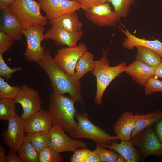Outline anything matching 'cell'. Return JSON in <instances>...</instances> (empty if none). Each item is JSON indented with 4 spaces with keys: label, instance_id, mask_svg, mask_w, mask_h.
<instances>
[{
    "label": "cell",
    "instance_id": "obj_29",
    "mask_svg": "<svg viewBox=\"0 0 162 162\" xmlns=\"http://www.w3.org/2000/svg\"><path fill=\"white\" fill-rule=\"evenodd\" d=\"M96 146L94 150L101 162H116L120 154L114 150L103 147L96 143Z\"/></svg>",
    "mask_w": 162,
    "mask_h": 162
},
{
    "label": "cell",
    "instance_id": "obj_32",
    "mask_svg": "<svg viewBox=\"0 0 162 162\" xmlns=\"http://www.w3.org/2000/svg\"><path fill=\"white\" fill-rule=\"evenodd\" d=\"M154 76L150 77L145 85V93L149 95L153 93L158 92H162V81L159 80Z\"/></svg>",
    "mask_w": 162,
    "mask_h": 162
},
{
    "label": "cell",
    "instance_id": "obj_26",
    "mask_svg": "<svg viewBox=\"0 0 162 162\" xmlns=\"http://www.w3.org/2000/svg\"><path fill=\"white\" fill-rule=\"evenodd\" d=\"M27 135L38 153L44 148L48 146L50 140V131L27 134Z\"/></svg>",
    "mask_w": 162,
    "mask_h": 162
},
{
    "label": "cell",
    "instance_id": "obj_19",
    "mask_svg": "<svg viewBox=\"0 0 162 162\" xmlns=\"http://www.w3.org/2000/svg\"><path fill=\"white\" fill-rule=\"evenodd\" d=\"M121 30L126 36L122 43L125 48L132 50L137 46H143L154 50L162 57V42L158 40H152L141 38L132 34L129 30L121 28Z\"/></svg>",
    "mask_w": 162,
    "mask_h": 162
},
{
    "label": "cell",
    "instance_id": "obj_7",
    "mask_svg": "<svg viewBox=\"0 0 162 162\" xmlns=\"http://www.w3.org/2000/svg\"><path fill=\"white\" fill-rule=\"evenodd\" d=\"M131 140L135 146L139 148L144 158L151 155L162 156V143L152 126L140 132Z\"/></svg>",
    "mask_w": 162,
    "mask_h": 162
},
{
    "label": "cell",
    "instance_id": "obj_13",
    "mask_svg": "<svg viewBox=\"0 0 162 162\" xmlns=\"http://www.w3.org/2000/svg\"><path fill=\"white\" fill-rule=\"evenodd\" d=\"M24 121L18 115L14 117L8 121L7 129L2 134L3 142L10 149L16 152L25 137Z\"/></svg>",
    "mask_w": 162,
    "mask_h": 162
},
{
    "label": "cell",
    "instance_id": "obj_9",
    "mask_svg": "<svg viewBox=\"0 0 162 162\" xmlns=\"http://www.w3.org/2000/svg\"><path fill=\"white\" fill-rule=\"evenodd\" d=\"M87 51L84 43L75 47L62 48L57 51L54 59L57 64L68 74L74 76L75 68L80 57Z\"/></svg>",
    "mask_w": 162,
    "mask_h": 162
},
{
    "label": "cell",
    "instance_id": "obj_18",
    "mask_svg": "<svg viewBox=\"0 0 162 162\" xmlns=\"http://www.w3.org/2000/svg\"><path fill=\"white\" fill-rule=\"evenodd\" d=\"M100 145L116 151L125 159L126 162L144 161L141 153L135 148L131 140H121L119 143Z\"/></svg>",
    "mask_w": 162,
    "mask_h": 162
},
{
    "label": "cell",
    "instance_id": "obj_23",
    "mask_svg": "<svg viewBox=\"0 0 162 162\" xmlns=\"http://www.w3.org/2000/svg\"><path fill=\"white\" fill-rule=\"evenodd\" d=\"M135 47L137 50L136 59L141 61L147 65L155 68L161 62L162 57L154 50L141 46Z\"/></svg>",
    "mask_w": 162,
    "mask_h": 162
},
{
    "label": "cell",
    "instance_id": "obj_38",
    "mask_svg": "<svg viewBox=\"0 0 162 162\" xmlns=\"http://www.w3.org/2000/svg\"><path fill=\"white\" fill-rule=\"evenodd\" d=\"M86 162H101V161L94 150H91L88 153Z\"/></svg>",
    "mask_w": 162,
    "mask_h": 162
},
{
    "label": "cell",
    "instance_id": "obj_20",
    "mask_svg": "<svg viewBox=\"0 0 162 162\" xmlns=\"http://www.w3.org/2000/svg\"><path fill=\"white\" fill-rule=\"evenodd\" d=\"M135 122V115L129 111L123 113L114 124L115 133L121 140H131Z\"/></svg>",
    "mask_w": 162,
    "mask_h": 162
},
{
    "label": "cell",
    "instance_id": "obj_34",
    "mask_svg": "<svg viewBox=\"0 0 162 162\" xmlns=\"http://www.w3.org/2000/svg\"><path fill=\"white\" fill-rule=\"evenodd\" d=\"M15 41L11 36L0 31V53L7 52L14 45Z\"/></svg>",
    "mask_w": 162,
    "mask_h": 162
},
{
    "label": "cell",
    "instance_id": "obj_1",
    "mask_svg": "<svg viewBox=\"0 0 162 162\" xmlns=\"http://www.w3.org/2000/svg\"><path fill=\"white\" fill-rule=\"evenodd\" d=\"M37 63L48 75L53 92L63 94H69L76 101L84 105L80 80L63 70L51 56L49 49L45 50L44 57Z\"/></svg>",
    "mask_w": 162,
    "mask_h": 162
},
{
    "label": "cell",
    "instance_id": "obj_27",
    "mask_svg": "<svg viewBox=\"0 0 162 162\" xmlns=\"http://www.w3.org/2000/svg\"><path fill=\"white\" fill-rule=\"evenodd\" d=\"M16 103L14 99H0V119L8 121L18 115L15 111Z\"/></svg>",
    "mask_w": 162,
    "mask_h": 162
},
{
    "label": "cell",
    "instance_id": "obj_42",
    "mask_svg": "<svg viewBox=\"0 0 162 162\" xmlns=\"http://www.w3.org/2000/svg\"><path fill=\"white\" fill-rule=\"evenodd\" d=\"M15 0H0V10L7 8L8 6Z\"/></svg>",
    "mask_w": 162,
    "mask_h": 162
},
{
    "label": "cell",
    "instance_id": "obj_40",
    "mask_svg": "<svg viewBox=\"0 0 162 162\" xmlns=\"http://www.w3.org/2000/svg\"><path fill=\"white\" fill-rule=\"evenodd\" d=\"M154 76L162 79V60L159 64L155 68Z\"/></svg>",
    "mask_w": 162,
    "mask_h": 162
},
{
    "label": "cell",
    "instance_id": "obj_11",
    "mask_svg": "<svg viewBox=\"0 0 162 162\" xmlns=\"http://www.w3.org/2000/svg\"><path fill=\"white\" fill-rule=\"evenodd\" d=\"M109 3L107 2L84 11L86 17L98 26H115L121 18L112 10Z\"/></svg>",
    "mask_w": 162,
    "mask_h": 162
},
{
    "label": "cell",
    "instance_id": "obj_31",
    "mask_svg": "<svg viewBox=\"0 0 162 162\" xmlns=\"http://www.w3.org/2000/svg\"><path fill=\"white\" fill-rule=\"evenodd\" d=\"M63 160L62 155L49 146L39 153V162H61Z\"/></svg>",
    "mask_w": 162,
    "mask_h": 162
},
{
    "label": "cell",
    "instance_id": "obj_2",
    "mask_svg": "<svg viewBox=\"0 0 162 162\" xmlns=\"http://www.w3.org/2000/svg\"><path fill=\"white\" fill-rule=\"evenodd\" d=\"M75 100L71 96H65L53 92L50 97L48 110L54 124L59 125L70 133L76 127L75 119L77 112Z\"/></svg>",
    "mask_w": 162,
    "mask_h": 162
},
{
    "label": "cell",
    "instance_id": "obj_35",
    "mask_svg": "<svg viewBox=\"0 0 162 162\" xmlns=\"http://www.w3.org/2000/svg\"><path fill=\"white\" fill-rule=\"evenodd\" d=\"M91 150L85 148L78 149L74 152L72 155L71 162H86L88 153Z\"/></svg>",
    "mask_w": 162,
    "mask_h": 162
},
{
    "label": "cell",
    "instance_id": "obj_37",
    "mask_svg": "<svg viewBox=\"0 0 162 162\" xmlns=\"http://www.w3.org/2000/svg\"><path fill=\"white\" fill-rule=\"evenodd\" d=\"M6 162H22L19 156L16 152L9 149L7 155Z\"/></svg>",
    "mask_w": 162,
    "mask_h": 162
},
{
    "label": "cell",
    "instance_id": "obj_15",
    "mask_svg": "<svg viewBox=\"0 0 162 162\" xmlns=\"http://www.w3.org/2000/svg\"><path fill=\"white\" fill-rule=\"evenodd\" d=\"M0 31L13 38L21 40L24 29L20 19L8 8L1 10Z\"/></svg>",
    "mask_w": 162,
    "mask_h": 162
},
{
    "label": "cell",
    "instance_id": "obj_4",
    "mask_svg": "<svg viewBox=\"0 0 162 162\" xmlns=\"http://www.w3.org/2000/svg\"><path fill=\"white\" fill-rule=\"evenodd\" d=\"M75 118L77 124L70 134L76 139L87 138L93 140L100 145H110L113 141L120 140L116 135L112 136L89 120L87 112H77Z\"/></svg>",
    "mask_w": 162,
    "mask_h": 162
},
{
    "label": "cell",
    "instance_id": "obj_43",
    "mask_svg": "<svg viewBox=\"0 0 162 162\" xmlns=\"http://www.w3.org/2000/svg\"><path fill=\"white\" fill-rule=\"evenodd\" d=\"M116 162H126V161L125 159L120 155L117 159Z\"/></svg>",
    "mask_w": 162,
    "mask_h": 162
},
{
    "label": "cell",
    "instance_id": "obj_17",
    "mask_svg": "<svg viewBox=\"0 0 162 162\" xmlns=\"http://www.w3.org/2000/svg\"><path fill=\"white\" fill-rule=\"evenodd\" d=\"M155 68L136 59L130 65L126 66L125 72L136 82L145 86L148 79L154 76Z\"/></svg>",
    "mask_w": 162,
    "mask_h": 162
},
{
    "label": "cell",
    "instance_id": "obj_16",
    "mask_svg": "<svg viewBox=\"0 0 162 162\" xmlns=\"http://www.w3.org/2000/svg\"><path fill=\"white\" fill-rule=\"evenodd\" d=\"M83 34V32L73 33L58 26L54 25L44 34L43 39H51L56 45L61 46L75 47L78 45L77 43Z\"/></svg>",
    "mask_w": 162,
    "mask_h": 162
},
{
    "label": "cell",
    "instance_id": "obj_3",
    "mask_svg": "<svg viewBox=\"0 0 162 162\" xmlns=\"http://www.w3.org/2000/svg\"><path fill=\"white\" fill-rule=\"evenodd\" d=\"M109 49L103 50L101 58L95 60V67L92 74L96 78V92L94 101L95 103L100 105L104 94L111 82L121 74L125 71L127 66L125 61L114 67L110 66V62L107 53Z\"/></svg>",
    "mask_w": 162,
    "mask_h": 162
},
{
    "label": "cell",
    "instance_id": "obj_36",
    "mask_svg": "<svg viewBox=\"0 0 162 162\" xmlns=\"http://www.w3.org/2000/svg\"><path fill=\"white\" fill-rule=\"evenodd\" d=\"M80 4L81 9L84 11L99 4L107 2V0H75Z\"/></svg>",
    "mask_w": 162,
    "mask_h": 162
},
{
    "label": "cell",
    "instance_id": "obj_25",
    "mask_svg": "<svg viewBox=\"0 0 162 162\" xmlns=\"http://www.w3.org/2000/svg\"><path fill=\"white\" fill-rule=\"evenodd\" d=\"M18 152L22 162H39V153L31 143L27 134Z\"/></svg>",
    "mask_w": 162,
    "mask_h": 162
},
{
    "label": "cell",
    "instance_id": "obj_6",
    "mask_svg": "<svg viewBox=\"0 0 162 162\" xmlns=\"http://www.w3.org/2000/svg\"><path fill=\"white\" fill-rule=\"evenodd\" d=\"M44 26L37 24H33L28 28L24 29L23 34L26 37L27 47L24 53L26 60L28 62L36 63L44 57L45 49L41 45L44 40Z\"/></svg>",
    "mask_w": 162,
    "mask_h": 162
},
{
    "label": "cell",
    "instance_id": "obj_5",
    "mask_svg": "<svg viewBox=\"0 0 162 162\" xmlns=\"http://www.w3.org/2000/svg\"><path fill=\"white\" fill-rule=\"evenodd\" d=\"M7 8L20 19L24 29L34 24L44 26L48 22V18L41 14L39 3L34 0H15Z\"/></svg>",
    "mask_w": 162,
    "mask_h": 162
},
{
    "label": "cell",
    "instance_id": "obj_8",
    "mask_svg": "<svg viewBox=\"0 0 162 162\" xmlns=\"http://www.w3.org/2000/svg\"><path fill=\"white\" fill-rule=\"evenodd\" d=\"M64 131L59 125L54 124L50 131L48 146L59 153L66 152H74L79 148H87L85 142L70 137Z\"/></svg>",
    "mask_w": 162,
    "mask_h": 162
},
{
    "label": "cell",
    "instance_id": "obj_21",
    "mask_svg": "<svg viewBox=\"0 0 162 162\" xmlns=\"http://www.w3.org/2000/svg\"><path fill=\"white\" fill-rule=\"evenodd\" d=\"M51 26L56 25L72 33L82 32V23L80 21L76 11L66 14L50 20Z\"/></svg>",
    "mask_w": 162,
    "mask_h": 162
},
{
    "label": "cell",
    "instance_id": "obj_14",
    "mask_svg": "<svg viewBox=\"0 0 162 162\" xmlns=\"http://www.w3.org/2000/svg\"><path fill=\"white\" fill-rule=\"evenodd\" d=\"M26 132H50L54 123L49 111L41 109L24 121Z\"/></svg>",
    "mask_w": 162,
    "mask_h": 162
},
{
    "label": "cell",
    "instance_id": "obj_41",
    "mask_svg": "<svg viewBox=\"0 0 162 162\" xmlns=\"http://www.w3.org/2000/svg\"><path fill=\"white\" fill-rule=\"evenodd\" d=\"M7 155L6 149L1 144H0V162H6Z\"/></svg>",
    "mask_w": 162,
    "mask_h": 162
},
{
    "label": "cell",
    "instance_id": "obj_24",
    "mask_svg": "<svg viewBox=\"0 0 162 162\" xmlns=\"http://www.w3.org/2000/svg\"><path fill=\"white\" fill-rule=\"evenodd\" d=\"M95 64L94 55L87 51L79 59L76 66L74 76L77 79L80 80L88 72L92 71L94 68Z\"/></svg>",
    "mask_w": 162,
    "mask_h": 162
},
{
    "label": "cell",
    "instance_id": "obj_10",
    "mask_svg": "<svg viewBox=\"0 0 162 162\" xmlns=\"http://www.w3.org/2000/svg\"><path fill=\"white\" fill-rule=\"evenodd\" d=\"M21 105L23 112L21 117L25 120L41 108V101L38 92L26 84L20 86L19 92L14 99Z\"/></svg>",
    "mask_w": 162,
    "mask_h": 162
},
{
    "label": "cell",
    "instance_id": "obj_12",
    "mask_svg": "<svg viewBox=\"0 0 162 162\" xmlns=\"http://www.w3.org/2000/svg\"><path fill=\"white\" fill-rule=\"evenodd\" d=\"M41 9L49 20L81 9L75 0H37Z\"/></svg>",
    "mask_w": 162,
    "mask_h": 162
},
{
    "label": "cell",
    "instance_id": "obj_39",
    "mask_svg": "<svg viewBox=\"0 0 162 162\" xmlns=\"http://www.w3.org/2000/svg\"><path fill=\"white\" fill-rule=\"evenodd\" d=\"M154 130L162 143V118L155 124Z\"/></svg>",
    "mask_w": 162,
    "mask_h": 162
},
{
    "label": "cell",
    "instance_id": "obj_30",
    "mask_svg": "<svg viewBox=\"0 0 162 162\" xmlns=\"http://www.w3.org/2000/svg\"><path fill=\"white\" fill-rule=\"evenodd\" d=\"M20 86H12L0 76V99L4 98L15 99L18 95Z\"/></svg>",
    "mask_w": 162,
    "mask_h": 162
},
{
    "label": "cell",
    "instance_id": "obj_22",
    "mask_svg": "<svg viewBox=\"0 0 162 162\" xmlns=\"http://www.w3.org/2000/svg\"><path fill=\"white\" fill-rule=\"evenodd\" d=\"M135 125L131 138L144 129L155 124L162 118V111L159 110L146 114L135 115Z\"/></svg>",
    "mask_w": 162,
    "mask_h": 162
},
{
    "label": "cell",
    "instance_id": "obj_28",
    "mask_svg": "<svg viewBox=\"0 0 162 162\" xmlns=\"http://www.w3.org/2000/svg\"><path fill=\"white\" fill-rule=\"evenodd\" d=\"M107 2L111 4L114 11L121 18H125L128 16L135 0H107Z\"/></svg>",
    "mask_w": 162,
    "mask_h": 162
},
{
    "label": "cell",
    "instance_id": "obj_33",
    "mask_svg": "<svg viewBox=\"0 0 162 162\" xmlns=\"http://www.w3.org/2000/svg\"><path fill=\"white\" fill-rule=\"evenodd\" d=\"M21 67L10 68L5 63L3 57V54L0 53V75L2 77L8 79H10L12 74L14 73L21 70Z\"/></svg>",
    "mask_w": 162,
    "mask_h": 162
}]
</instances>
